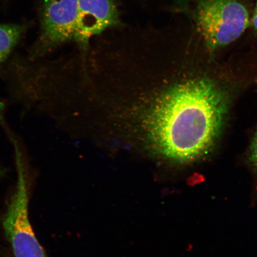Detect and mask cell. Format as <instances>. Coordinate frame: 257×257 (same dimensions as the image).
I'll use <instances>...</instances> for the list:
<instances>
[{
	"mask_svg": "<svg viewBox=\"0 0 257 257\" xmlns=\"http://www.w3.org/2000/svg\"><path fill=\"white\" fill-rule=\"evenodd\" d=\"M231 101L229 90L209 77L182 80L150 111L149 136L160 153L176 162L204 158L219 140Z\"/></svg>",
	"mask_w": 257,
	"mask_h": 257,
	"instance_id": "6da1fadb",
	"label": "cell"
},
{
	"mask_svg": "<svg viewBox=\"0 0 257 257\" xmlns=\"http://www.w3.org/2000/svg\"><path fill=\"white\" fill-rule=\"evenodd\" d=\"M194 18L208 49L227 46L248 28V11L237 0H198Z\"/></svg>",
	"mask_w": 257,
	"mask_h": 257,
	"instance_id": "7a4b0ae2",
	"label": "cell"
},
{
	"mask_svg": "<svg viewBox=\"0 0 257 257\" xmlns=\"http://www.w3.org/2000/svg\"><path fill=\"white\" fill-rule=\"evenodd\" d=\"M11 141L15 152L18 182L3 219V228L15 257H47L29 219L27 183L21 150L15 138Z\"/></svg>",
	"mask_w": 257,
	"mask_h": 257,
	"instance_id": "3957f363",
	"label": "cell"
},
{
	"mask_svg": "<svg viewBox=\"0 0 257 257\" xmlns=\"http://www.w3.org/2000/svg\"><path fill=\"white\" fill-rule=\"evenodd\" d=\"M40 31L31 48L30 59H41L67 42H76L78 0H38Z\"/></svg>",
	"mask_w": 257,
	"mask_h": 257,
	"instance_id": "277c9868",
	"label": "cell"
},
{
	"mask_svg": "<svg viewBox=\"0 0 257 257\" xmlns=\"http://www.w3.org/2000/svg\"><path fill=\"white\" fill-rule=\"evenodd\" d=\"M79 21L76 43L85 48L91 38L120 24L114 0H78Z\"/></svg>",
	"mask_w": 257,
	"mask_h": 257,
	"instance_id": "5b68a950",
	"label": "cell"
},
{
	"mask_svg": "<svg viewBox=\"0 0 257 257\" xmlns=\"http://www.w3.org/2000/svg\"><path fill=\"white\" fill-rule=\"evenodd\" d=\"M27 28L24 24H0V69L8 62Z\"/></svg>",
	"mask_w": 257,
	"mask_h": 257,
	"instance_id": "8992f818",
	"label": "cell"
},
{
	"mask_svg": "<svg viewBox=\"0 0 257 257\" xmlns=\"http://www.w3.org/2000/svg\"><path fill=\"white\" fill-rule=\"evenodd\" d=\"M249 159L257 176V130L253 136L249 151Z\"/></svg>",
	"mask_w": 257,
	"mask_h": 257,
	"instance_id": "52a82bcc",
	"label": "cell"
},
{
	"mask_svg": "<svg viewBox=\"0 0 257 257\" xmlns=\"http://www.w3.org/2000/svg\"><path fill=\"white\" fill-rule=\"evenodd\" d=\"M252 23L253 27H254L256 30H257V10H256L255 14L253 15Z\"/></svg>",
	"mask_w": 257,
	"mask_h": 257,
	"instance_id": "ba28073f",
	"label": "cell"
},
{
	"mask_svg": "<svg viewBox=\"0 0 257 257\" xmlns=\"http://www.w3.org/2000/svg\"><path fill=\"white\" fill-rule=\"evenodd\" d=\"M5 170L4 168H2L1 166H0V178L3 175H5Z\"/></svg>",
	"mask_w": 257,
	"mask_h": 257,
	"instance_id": "9c48e42d",
	"label": "cell"
},
{
	"mask_svg": "<svg viewBox=\"0 0 257 257\" xmlns=\"http://www.w3.org/2000/svg\"><path fill=\"white\" fill-rule=\"evenodd\" d=\"M256 10H257V4H256Z\"/></svg>",
	"mask_w": 257,
	"mask_h": 257,
	"instance_id": "30bf717a",
	"label": "cell"
}]
</instances>
